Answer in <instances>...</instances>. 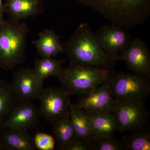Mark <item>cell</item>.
Masks as SVG:
<instances>
[{"mask_svg": "<svg viewBox=\"0 0 150 150\" xmlns=\"http://www.w3.org/2000/svg\"><path fill=\"white\" fill-rule=\"evenodd\" d=\"M91 7L112 24L128 29L149 18L150 0H75Z\"/></svg>", "mask_w": 150, "mask_h": 150, "instance_id": "1", "label": "cell"}, {"mask_svg": "<svg viewBox=\"0 0 150 150\" xmlns=\"http://www.w3.org/2000/svg\"><path fill=\"white\" fill-rule=\"evenodd\" d=\"M63 46L71 63L109 69L115 62L105 54L86 23L80 25Z\"/></svg>", "mask_w": 150, "mask_h": 150, "instance_id": "2", "label": "cell"}, {"mask_svg": "<svg viewBox=\"0 0 150 150\" xmlns=\"http://www.w3.org/2000/svg\"><path fill=\"white\" fill-rule=\"evenodd\" d=\"M28 29L24 23L11 20L0 25V64L11 69L24 61Z\"/></svg>", "mask_w": 150, "mask_h": 150, "instance_id": "3", "label": "cell"}, {"mask_svg": "<svg viewBox=\"0 0 150 150\" xmlns=\"http://www.w3.org/2000/svg\"><path fill=\"white\" fill-rule=\"evenodd\" d=\"M111 77L109 69L71 63L63 70L59 79L70 94L83 96L107 81Z\"/></svg>", "mask_w": 150, "mask_h": 150, "instance_id": "4", "label": "cell"}, {"mask_svg": "<svg viewBox=\"0 0 150 150\" xmlns=\"http://www.w3.org/2000/svg\"><path fill=\"white\" fill-rule=\"evenodd\" d=\"M112 111L121 133L139 130L148 119L144 103L140 100L115 99Z\"/></svg>", "mask_w": 150, "mask_h": 150, "instance_id": "5", "label": "cell"}, {"mask_svg": "<svg viewBox=\"0 0 150 150\" xmlns=\"http://www.w3.org/2000/svg\"><path fill=\"white\" fill-rule=\"evenodd\" d=\"M115 99L144 100L150 93L149 79L138 74H120L109 80Z\"/></svg>", "mask_w": 150, "mask_h": 150, "instance_id": "6", "label": "cell"}, {"mask_svg": "<svg viewBox=\"0 0 150 150\" xmlns=\"http://www.w3.org/2000/svg\"><path fill=\"white\" fill-rule=\"evenodd\" d=\"M96 36L105 54L114 61L118 60L133 39L126 29L112 23L100 28Z\"/></svg>", "mask_w": 150, "mask_h": 150, "instance_id": "7", "label": "cell"}, {"mask_svg": "<svg viewBox=\"0 0 150 150\" xmlns=\"http://www.w3.org/2000/svg\"><path fill=\"white\" fill-rule=\"evenodd\" d=\"M70 95L64 88L53 87L43 89L39 98L40 115L52 122L66 115L69 110Z\"/></svg>", "mask_w": 150, "mask_h": 150, "instance_id": "8", "label": "cell"}, {"mask_svg": "<svg viewBox=\"0 0 150 150\" xmlns=\"http://www.w3.org/2000/svg\"><path fill=\"white\" fill-rule=\"evenodd\" d=\"M118 60L125 61L131 71L150 79L149 51L144 42L139 38L132 39L129 47L120 55Z\"/></svg>", "mask_w": 150, "mask_h": 150, "instance_id": "9", "label": "cell"}, {"mask_svg": "<svg viewBox=\"0 0 150 150\" xmlns=\"http://www.w3.org/2000/svg\"><path fill=\"white\" fill-rule=\"evenodd\" d=\"M40 115L39 109L29 101L15 105L1 128L27 131L37 124Z\"/></svg>", "mask_w": 150, "mask_h": 150, "instance_id": "10", "label": "cell"}, {"mask_svg": "<svg viewBox=\"0 0 150 150\" xmlns=\"http://www.w3.org/2000/svg\"><path fill=\"white\" fill-rule=\"evenodd\" d=\"M11 87L17 98L22 101H29L39 98L43 86L38 83L33 69L21 68L13 75Z\"/></svg>", "mask_w": 150, "mask_h": 150, "instance_id": "11", "label": "cell"}, {"mask_svg": "<svg viewBox=\"0 0 150 150\" xmlns=\"http://www.w3.org/2000/svg\"><path fill=\"white\" fill-rule=\"evenodd\" d=\"M109 80L83 96L76 104L87 113L112 111L115 98L112 96Z\"/></svg>", "mask_w": 150, "mask_h": 150, "instance_id": "12", "label": "cell"}, {"mask_svg": "<svg viewBox=\"0 0 150 150\" xmlns=\"http://www.w3.org/2000/svg\"><path fill=\"white\" fill-rule=\"evenodd\" d=\"M86 113L89 121L93 139L112 136L118 130L117 122L112 111Z\"/></svg>", "mask_w": 150, "mask_h": 150, "instance_id": "13", "label": "cell"}, {"mask_svg": "<svg viewBox=\"0 0 150 150\" xmlns=\"http://www.w3.org/2000/svg\"><path fill=\"white\" fill-rule=\"evenodd\" d=\"M1 128L0 141L4 149L12 150L35 149L33 138L27 131Z\"/></svg>", "mask_w": 150, "mask_h": 150, "instance_id": "14", "label": "cell"}, {"mask_svg": "<svg viewBox=\"0 0 150 150\" xmlns=\"http://www.w3.org/2000/svg\"><path fill=\"white\" fill-rule=\"evenodd\" d=\"M60 38L54 30L46 29L39 34L33 41V44L40 56L44 58H52L65 52Z\"/></svg>", "mask_w": 150, "mask_h": 150, "instance_id": "15", "label": "cell"}, {"mask_svg": "<svg viewBox=\"0 0 150 150\" xmlns=\"http://www.w3.org/2000/svg\"><path fill=\"white\" fill-rule=\"evenodd\" d=\"M69 116L75 137L86 140L90 144L93 139L88 117L85 112L76 104L71 103Z\"/></svg>", "mask_w": 150, "mask_h": 150, "instance_id": "16", "label": "cell"}, {"mask_svg": "<svg viewBox=\"0 0 150 150\" xmlns=\"http://www.w3.org/2000/svg\"><path fill=\"white\" fill-rule=\"evenodd\" d=\"M7 6L11 19L17 21L35 16L43 10L39 0H8Z\"/></svg>", "mask_w": 150, "mask_h": 150, "instance_id": "17", "label": "cell"}, {"mask_svg": "<svg viewBox=\"0 0 150 150\" xmlns=\"http://www.w3.org/2000/svg\"><path fill=\"white\" fill-rule=\"evenodd\" d=\"M64 62L62 59L44 57L35 60V67L33 70L38 83L43 86L44 80L53 76L60 79L64 70L62 65Z\"/></svg>", "mask_w": 150, "mask_h": 150, "instance_id": "18", "label": "cell"}, {"mask_svg": "<svg viewBox=\"0 0 150 150\" xmlns=\"http://www.w3.org/2000/svg\"><path fill=\"white\" fill-rule=\"evenodd\" d=\"M55 139L60 149L64 150L66 145L75 137L69 116V111L66 115L52 122Z\"/></svg>", "mask_w": 150, "mask_h": 150, "instance_id": "19", "label": "cell"}, {"mask_svg": "<svg viewBox=\"0 0 150 150\" xmlns=\"http://www.w3.org/2000/svg\"><path fill=\"white\" fill-rule=\"evenodd\" d=\"M11 86L0 81V126L8 116L14 105L15 98Z\"/></svg>", "mask_w": 150, "mask_h": 150, "instance_id": "20", "label": "cell"}, {"mask_svg": "<svg viewBox=\"0 0 150 150\" xmlns=\"http://www.w3.org/2000/svg\"><path fill=\"white\" fill-rule=\"evenodd\" d=\"M137 131L124 137L121 143L123 148L130 150H150V135L149 132Z\"/></svg>", "mask_w": 150, "mask_h": 150, "instance_id": "21", "label": "cell"}, {"mask_svg": "<svg viewBox=\"0 0 150 150\" xmlns=\"http://www.w3.org/2000/svg\"><path fill=\"white\" fill-rule=\"evenodd\" d=\"M91 150H120L123 149V146L113 136L94 139L90 144Z\"/></svg>", "mask_w": 150, "mask_h": 150, "instance_id": "22", "label": "cell"}, {"mask_svg": "<svg viewBox=\"0 0 150 150\" xmlns=\"http://www.w3.org/2000/svg\"><path fill=\"white\" fill-rule=\"evenodd\" d=\"M35 148L40 150H53L55 148L56 140L49 134L38 132L33 138Z\"/></svg>", "mask_w": 150, "mask_h": 150, "instance_id": "23", "label": "cell"}, {"mask_svg": "<svg viewBox=\"0 0 150 150\" xmlns=\"http://www.w3.org/2000/svg\"><path fill=\"white\" fill-rule=\"evenodd\" d=\"M66 150H91L90 144L86 140L74 137L64 148Z\"/></svg>", "mask_w": 150, "mask_h": 150, "instance_id": "24", "label": "cell"}, {"mask_svg": "<svg viewBox=\"0 0 150 150\" xmlns=\"http://www.w3.org/2000/svg\"><path fill=\"white\" fill-rule=\"evenodd\" d=\"M4 11V7L3 5L2 0H0V16L2 17Z\"/></svg>", "mask_w": 150, "mask_h": 150, "instance_id": "25", "label": "cell"}, {"mask_svg": "<svg viewBox=\"0 0 150 150\" xmlns=\"http://www.w3.org/2000/svg\"><path fill=\"white\" fill-rule=\"evenodd\" d=\"M4 148L3 147L2 144L1 142V141H0V150L3 149H4Z\"/></svg>", "mask_w": 150, "mask_h": 150, "instance_id": "26", "label": "cell"}, {"mask_svg": "<svg viewBox=\"0 0 150 150\" xmlns=\"http://www.w3.org/2000/svg\"><path fill=\"white\" fill-rule=\"evenodd\" d=\"M3 22H3L2 20V17L0 16V25H1Z\"/></svg>", "mask_w": 150, "mask_h": 150, "instance_id": "27", "label": "cell"}]
</instances>
